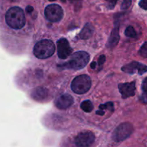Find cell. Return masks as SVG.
Returning a JSON list of instances; mask_svg holds the SVG:
<instances>
[{
  "instance_id": "6da1fadb",
  "label": "cell",
  "mask_w": 147,
  "mask_h": 147,
  "mask_svg": "<svg viewBox=\"0 0 147 147\" xmlns=\"http://www.w3.org/2000/svg\"><path fill=\"white\" fill-rule=\"evenodd\" d=\"M90 60V55L85 51H79L74 53L70 57V60L65 63L59 65L57 67L63 69H72V70H80L86 67Z\"/></svg>"
},
{
  "instance_id": "9a60e30c",
  "label": "cell",
  "mask_w": 147,
  "mask_h": 147,
  "mask_svg": "<svg viewBox=\"0 0 147 147\" xmlns=\"http://www.w3.org/2000/svg\"><path fill=\"white\" fill-rule=\"evenodd\" d=\"M125 34L126 36L129 37H131V38H134V37H136L137 36V34H136V30H134L133 27L131 26H129L125 30Z\"/></svg>"
},
{
  "instance_id": "ac0fdd59",
  "label": "cell",
  "mask_w": 147,
  "mask_h": 147,
  "mask_svg": "<svg viewBox=\"0 0 147 147\" xmlns=\"http://www.w3.org/2000/svg\"><path fill=\"white\" fill-rule=\"evenodd\" d=\"M118 1L119 0H106V3H107V7L109 9H112L114 8Z\"/></svg>"
},
{
  "instance_id": "8fae6325",
  "label": "cell",
  "mask_w": 147,
  "mask_h": 147,
  "mask_svg": "<svg viewBox=\"0 0 147 147\" xmlns=\"http://www.w3.org/2000/svg\"><path fill=\"white\" fill-rule=\"evenodd\" d=\"M119 40H120V36H119V24L116 22H115L114 28L112 30L110 37H109V40H108L107 47H109L110 49H113L118 44Z\"/></svg>"
},
{
  "instance_id": "7402d4cb",
  "label": "cell",
  "mask_w": 147,
  "mask_h": 147,
  "mask_svg": "<svg viewBox=\"0 0 147 147\" xmlns=\"http://www.w3.org/2000/svg\"><path fill=\"white\" fill-rule=\"evenodd\" d=\"M142 89H143L144 92L147 94V77L144 80L143 83H142Z\"/></svg>"
},
{
  "instance_id": "e0dca14e",
  "label": "cell",
  "mask_w": 147,
  "mask_h": 147,
  "mask_svg": "<svg viewBox=\"0 0 147 147\" xmlns=\"http://www.w3.org/2000/svg\"><path fill=\"white\" fill-rule=\"evenodd\" d=\"M139 54L143 57L147 58V42H146L142 46V47L140 48V50H139Z\"/></svg>"
},
{
  "instance_id": "7c38bea8",
  "label": "cell",
  "mask_w": 147,
  "mask_h": 147,
  "mask_svg": "<svg viewBox=\"0 0 147 147\" xmlns=\"http://www.w3.org/2000/svg\"><path fill=\"white\" fill-rule=\"evenodd\" d=\"M48 90L42 87H37L32 90L31 96L33 99L38 101L45 100L48 96Z\"/></svg>"
},
{
  "instance_id": "d6986e66",
  "label": "cell",
  "mask_w": 147,
  "mask_h": 147,
  "mask_svg": "<svg viewBox=\"0 0 147 147\" xmlns=\"http://www.w3.org/2000/svg\"><path fill=\"white\" fill-rule=\"evenodd\" d=\"M131 4V0H123L121 4V9H127Z\"/></svg>"
},
{
  "instance_id": "44dd1931",
  "label": "cell",
  "mask_w": 147,
  "mask_h": 147,
  "mask_svg": "<svg viewBox=\"0 0 147 147\" xmlns=\"http://www.w3.org/2000/svg\"><path fill=\"white\" fill-rule=\"evenodd\" d=\"M139 6L143 9L147 10V0H141L139 1Z\"/></svg>"
},
{
  "instance_id": "2e32d148",
  "label": "cell",
  "mask_w": 147,
  "mask_h": 147,
  "mask_svg": "<svg viewBox=\"0 0 147 147\" xmlns=\"http://www.w3.org/2000/svg\"><path fill=\"white\" fill-rule=\"evenodd\" d=\"M100 109L101 110H104V109H108V110H110L111 111L113 112L114 111V107H113V103L112 102H109V103H106V104L100 105Z\"/></svg>"
},
{
  "instance_id": "7a4b0ae2",
  "label": "cell",
  "mask_w": 147,
  "mask_h": 147,
  "mask_svg": "<svg viewBox=\"0 0 147 147\" xmlns=\"http://www.w3.org/2000/svg\"><path fill=\"white\" fill-rule=\"evenodd\" d=\"M55 52V46L50 40H42L37 42L33 49V53L39 59H46L51 57Z\"/></svg>"
},
{
  "instance_id": "52a82bcc",
  "label": "cell",
  "mask_w": 147,
  "mask_h": 147,
  "mask_svg": "<svg viewBox=\"0 0 147 147\" xmlns=\"http://www.w3.org/2000/svg\"><path fill=\"white\" fill-rule=\"evenodd\" d=\"M57 55L60 59H66L73 52L68 41L65 38H61L57 42Z\"/></svg>"
},
{
  "instance_id": "4fadbf2b",
  "label": "cell",
  "mask_w": 147,
  "mask_h": 147,
  "mask_svg": "<svg viewBox=\"0 0 147 147\" xmlns=\"http://www.w3.org/2000/svg\"><path fill=\"white\" fill-rule=\"evenodd\" d=\"M93 31H94V29H93V26L89 24V23H88L85 25V27H83V29L79 34V37L82 40H87V39L90 38L91 37Z\"/></svg>"
},
{
  "instance_id": "ba28073f",
  "label": "cell",
  "mask_w": 147,
  "mask_h": 147,
  "mask_svg": "<svg viewBox=\"0 0 147 147\" xmlns=\"http://www.w3.org/2000/svg\"><path fill=\"white\" fill-rule=\"evenodd\" d=\"M121 70L129 74H134L137 72L139 75H143L147 71V66L139 62L134 61L122 67Z\"/></svg>"
},
{
  "instance_id": "3957f363",
  "label": "cell",
  "mask_w": 147,
  "mask_h": 147,
  "mask_svg": "<svg viewBox=\"0 0 147 147\" xmlns=\"http://www.w3.org/2000/svg\"><path fill=\"white\" fill-rule=\"evenodd\" d=\"M91 83V79L88 75H81L73 79L71 89L77 94H84L90 90Z\"/></svg>"
},
{
  "instance_id": "9c48e42d",
  "label": "cell",
  "mask_w": 147,
  "mask_h": 147,
  "mask_svg": "<svg viewBox=\"0 0 147 147\" xmlns=\"http://www.w3.org/2000/svg\"><path fill=\"white\" fill-rule=\"evenodd\" d=\"M119 89L123 98L131 97L135 95L136 92V84L135 82L132 83H120L119 85Z\"/></svg>"
},
{
  "instance_id": "cb8c5ba5",
  "label": "cell",
  "mask_w": 147,
  "mask_h": 147,
  "mask_svg": "<svg viewBox=\"0 0 147 147\" xmlns=\"http://www.w3.org/2000/svg\"><path fill=\"white\" fill-rule=\"evenodd\" d=\"M96 114L100 115V116H103V115H104V111H103V110H101V109H100V111H96Z\"/></svg>"
},
{
  "instance_id": "5bb4252c",
  "label": "cell",
  "mask_w": 147,
  "mask_h": 147,
  "mask_svg": "<svg viewBox=\"0 0 147 147\" xmlns=\"http://www.w3.org/2000/svg\"><path fill=\"white\" fill-rule=\"evenodd\" d=\"M80 107H81L82 110L84 111L86 113H90L93 111V105L90 100H84L80 104Z\"/></svg>"
},
{
  "instance_id": "8992f818",
  "label": "cell",
  "mask_w": 147,
  "mask_h": 147,
  "mask_svg": "<svg viewBox=\"0 0 147 147\" xmlns=\"http://www.w3.org/2000/svg\"><path fill=\"white\" fill-rule=\"evenodd\" d=\"M94 141V134L92 132L87 131L79 134L75 139V144L78 146L86 147L91 146Z\"/></svg>"
},
{
  "instance_id": "277c9868",
  "label": "cell",
  "mask_w": 147,
  "mask_h": 147,
  "mask_svg": "<svg viewBox=\"0 0 147 147\" xmlns=\"http://www.w3.org/2000/svg\"><path fill=\"white\" fill-rule=\"evenodd\" d=\"M134 128L129 123H123L119 125L112 135V139L115 142H121L126 140L133 133Z\"/></svg>"
},
{
  "instance_id": "d4e9b609",
  "label": "cell",
  "mask_w": 147,
  "mask_h": 147,
  "mask_svg": "<svg viewBox=\"0 0 147 147\" xmlns=\"http://www.w3.org/2000/svg\"><path fill=\"white\" fill-rule=\"evenodd\" d=\"M96 65H97V63H96V62H93V63H91V65H90V67H91L92 69H95Z\"/></svg>"
},
{
  "instance_id": "484cf974",
  "label": "cell",
  "mask_w": 147,
  "mask_h": 147,
  "mask_svg": "<svg viewBox=\"0 0 147 147\" xmlns=\"http://www.w3.org/2000/svg\"><path fill=\"white\" fill-rule=\"evenodd\" d=\"M49 1H55V0H49Z\"/></svg>"
},
{
  "instance_id": "603a6c76",
  "label": "cell",
  "mask_w": 147,
  "mask_h": 147,
  "mask_svg": "<svg viewBox=\"0 0 147 147\" xmlns=\"http://www.w3.org/2000/svg\"><path fill=\"white\" fill-rule=\"evenodd\" d=\"M33 10H34V9H33V7H32V6H27V7H26V11H27V13H29V14L32 12Z\"/></svg>"
},
{
  "instance_id": "ffe728a7",
  "label": "cell",
  "mask_w": 147,
  "mask_h": 147,
  "mask_svg": "<svg viewBox=\"0 0 147 147\" xmlns=\"http://www.w3.org/2000/svg\"><path fill=\"white\" fill-rule=\"evenodd\" d=\"M105 61H106V57H105L104 55H102L100 56V57H99L98 59V66L100 68H101L102 66L103 65Z\"/></svg>"
},
{
  "instance_id": "30bf717a",
  "label": "cell",
  "mask_w": 147,
  "mask_h": 147,
  "mask_svg": "<svg viewBox=\"0 0 147 147\" xmlns=\"http://www.w3.org/2000/svg\"><path fill=\"white\" fill-rule=\"evenodd\" d=\"M74 103L73 98L69 94H63L56 99L55 104L59 109H66L72 106Z\"/></svg>"
},
{
  "instance_id": "5b68a950",
  "label": "cell",
  "mask_w": 147,
  "mask_h": 147,
  "mask_svg": "<svg viewBox=\"0 0 147 147\" xmlns=\"http://www.w3.org/2000/svg\"><path fill=\"white\" fill-rule=\"evenodd\" d=\"M45 14L49 21L52 22H57L63 19V10L58 4H50L45 9Z\"/></svg>"
}]
</instances>
